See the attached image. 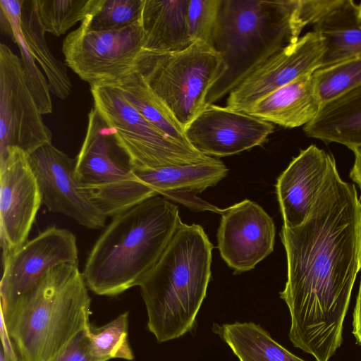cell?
<instances>
[{"instance_id":"1","label":"cell","mask_w":361,"mask_h":361,"mask_svg":"<svg viewBox=\"0 0 361 361\" xmlns=\"http://www.w3.org/2000/svg\"><path fill=\"white\" fill-rule=\"evenodd\" d=\"M361 202L335 159L307 219L282 226L288 274L280 298L290 316L293 346L329 361L342 343L344 319L358 273Z\"/></svg>"},{"instance_id":"2","label":"cell","mask_w":361,"mask_h":361,"mask_svg":"<svg viewBox=\"0 0 361 361\" xmlns=\"http://www.w3.org/2000/svg\"><path fill=\"white\" fill-rule=\"evenodd\" d=\"M178 207L156 195L113 216L87 256V288L116 296L139 286L157 263L181 223Z\"/></svg>"},{"instance_id":"3","label":"cell","mask_w":361,"mask_h":361,"mask_svg":"<svg viewBox=\"0 0 361 361\" xmlns=\"http://www.w3.org/2000/svg\"><path fill=\"white\" fill-rule=\"evenodd\" d=\"M78 263L49 269L6 314L18 361H56L90 324L91 298Z\"/></svg>"},{"instance_id":"4","label":"cell","mask_w":361,"mask_h":361,"mask_svg":"<svg viewBox=\"0 0 361 361\" xmlns=\"http://www.w3.org/2000/svg\"><path fill=\"white\" fill-rule=\"evenodd\" d=\"M213 248L200 225L181 222L140 284L147 328L157 342L178 338L193 328L211 278Z\"/></svg>"},{"instance_id":"5","label":"cell","mask_w":361,"mask_h":361,"mask_svg":"<svg viewBox=\"0 0 361 361\" xmlns=\"http://www.w3.org/2000/svg\"><path fill=\"white\" fill-rule=\"evenodd\" d=\"M295 0H221L211 46L224 71L210 89L207 106L233 90L270 57L295 42Z\"/></svg>"},{"instance_id":"6","label":"cell","mask_w":361,"mask_h":361,"mask_svg":"<svg viewBox=\"0 0 361 361\" xmlns=\"http://www.w3.org/2000/svg\"><path fill=\"white\" fill-rule=\"evenodd\" d=\"M135 68L184 129L207 107V96L224 71L220 54L198 41L176 51L144 49Z\"/></svg>"},{"instance_id":"7","label":"cell","mask_w":361,"mask_h":361,"mask_svg":"<svg viewBox=\"0 0 361 361\" xmlns=\"http://www.w3.org/2000/svg\"><path fill=\"white\" fill-rule=\"evenodd\" d=\"M75 176L106 217L158 195L136 179L112 130L94 107L88 113L85 137L75 158Z\"/></svg>"},{"instance_id":"8","label":"cell","mask_w":361,"mask_h":361,"mask_svg":"<svg viewBox=\"0 0 361 361\" xmlns=\"http://www.w3.org/2000/svg\"><path fill=\"white\" fill-rule=\"evenodd\" d=\"M93 107L112 130L133 169H157L197 164L207 159L190 144L164 134L147 121L116 88L91 85Z\"/></svg>"},{"instance_id":"9","label":"cell","mask_w":361,"mask_h":361,"mask_svg":"<svg viewBox=\"0 0 361 361\" xmlns=\"http://www.w3.org/2000/svg\"><path fill=\"white\" fill-rule=\"evenodd\" d=\"M145 47L140 22L107 31L88 29L83 24L62 43L65 63L90 85L114 80L133 70Z\"/></svg>"},{"instance_id":"10","label":"cell","mask_w":361,"mask_h":361,"mask_svg":"<svg viewBox=\"0 0 361 361\" xmlns=\"http://www.w3.org/2000/svg\"><path fill=\"white\" fill-rule=\"evenodd\" d=\"M26 82L20 57L0 44V157L13 148L27 156L51 143L50 130Z\"/></svg>"},{"instance_id":"11","label":"cell","mask_w":361,"mask_h":361,"mask_svg":"<svg viewBox=\"0 0 361 361\" xmlns=\"http://www.w3.org/2000/svg\"><path fill=\"white\" fill-rule=\"evenodd\" d=\"M2 258L1 313L6 314L49 269L78 263L76 238L67 229L51 226Z\"/></svg>"},{"instance_id":"12","label":"cell","mask_w":361,"mask_h":361,"mask_svg":"<svg viewBox=\"0 0 361 361\" xmlns=\"http://www.w3.org/2000/svg\"><path fill=\"white\" fill-rule=\"evenodd\" d=\"M42 203V193L28 156L18 148L9 149L0 157V240L3 257L27 241Z\"/></svg>"},{"instance_id":"13","label":"cell","mask_w":361,"mask_h":361,"mask_svg":"<svg viewBox=\"0 0 361 361\" xmlns=\"http://www.w3.org/2000/svg\"><path fill=\"white\" fill-rule=\"evenodd\" d=\"M37 178L42 203L52 212L63 214L91 229L106 226L104 216L81 188L73 159L52 144L43 145L28 156Z\"/></svg>"},{"instance_id":"14","label":"cell","mask_w":361,"mask_h":361,"mask_svg":"<svg viewBox=\"0 0 361 361\" xmlns=\"http://www.w3.org/2000/svg\"><path fill=\"white\" fill-rule=\"evenodd\" d=\"M324 44L319 34L307 32L252 72L226 99V107L245 112L259 99L322 66Z\"/></svg>"},{"instance_id":"15","label":"cell","mask_w":361,"mask_h":361,"mask_svg":"<svg viewBox=\"0 0 361 361\" xmlns=\"http://www.w3.org/2000/svg\"><path fill=\"white\" fill-rule=\"evenodd\" d=\"M217 231L221 258L236 272L251 270L274 250L273 219L258 204L245 199L225 209Z\"/></svg>"},{"instance_id":"16","label":"cell","mask_w":361,"mask_h":361,"mask_svg":"<svg viewBox=\"0 0 361 361\" xmlns=\"http://www.w3.org/2000/svg\"><path fill=\"white\" fill-rule=\"evenodd\" d=\"M274 126L245 112L207 106L185 128L189 143L208 157H226L263 145Z\"/></svg>"},{"instance_id":"17","label":"cell","mask_w":361,"mask_h":361,"mask_svg":"<svg viewBox=\"0 0 361 361\" xmlns=\"http://www.w3.org/2000/svg\"><path fill=\"white\" fill-rule=\"evenodd\" d=\"M334 160L312 145L301 150L279 176L276 190L283 226L297 227L307 219Z\"/></svg>"},{"instance_id":"18","label":"cell","mask_w":361,"mask_h":361,"mask_svg":"<svg viewBox=\"0 0 361 361\" xmlns=\"http://www.w3.org/2000/svg\"><path fill=\"white\" fill-rule=\"evenodd\" d=\"M322 104L314 77L308 74L271 92L245 113L293 128L311 122Z\"/></svg>"},{"instance_id":"19","label":"cell","mask_w":361,"mask_h":361,"mask_svg":"<svg viewBox=\"0 0 361 361\" xmlns=\"http://www.w3.org/2000/svg\"><path fill=\"white\" fill-rule=\"evenodd\" d=\"M189 0H145L140 22L145 49L171 52L190 47L187 11Z\"/></svg>"},{"instance_id":"20","label":"cell","mask_w":361,"mask_h":361,"mask_svg":"<svg viewBox=\"0 0 361 361\" xmlns=\"http://www.w3.org/2000/svg\"><path fill=\"white\" fill-rule=\"evenodd\" d=\"M309 137L338 143L350 149L361 146V85L322 105L303 128Z\"/></svg>"},{"instance_id":"21","label":"cell","mask_w":361,"mask_h":361,"mask_svg":"<svg viewBox=\"0 0 361 361\" xmlns=\"http://www.w3.org/2000/svg\"><path fill=\"white\" fill-rule=\"evenodd\" d=\"M133 172L140 183L166 197L175 192H201L224 178L228 169L220 159L209 157L194 164L133 169Z\"/></svg>"},{"instance_id":"22","label":"cell","mask_w":361,"mask_h":361,"mask_svg":"<svg viewBox=\"0 0 361 361\" xmlns=\"http://www.w3.org/2000/svg\"><path fill=\"white\" fill-rule=\"evenodd\" d=\"M313 30L319 34L324 44L320 68L361 55V17L355 1L338 0L313 25Z\"/></svg>"},{"instance_id":"23","label":"cell","mask_w":361,"mask_h":361,"mask_svg":"<svg viewBox=\"0 0 361 361\" xmlns=\"http://www.w3.org/2000/svg\"><path fill=\"white\" fill-rule=\"evenodd\" d=\"M96 85L117 89L127 102L156 128L176 140L190 144L183 126L135 67L114 80Z\"/></svg>"},{"instance_id":"24","label":"cell","mask_w":361,"mask_h":361,"mask_svg":"<svg viewBox=\"0 0 361 361\" xmlns=\"http://www.w3.org/2000/svg\"><path fill=\"white\" fill-rule=\"evenodd\" d=\"M214 333L231 348L239 361H306L295 355L253 322L214 324Z\"/></svg>"},{"instance_id":"25","label":"cell","mask_w":361,"mask_h":361,"mask_svg":"<svg viewBox=\"0 0 361 361\" xmlns=\"http://www.w3.org/2000/svg\"><path fill=\"white\" fill-rule=\"evenodd\" d=\"M20 20L23 38L32 57L39 64L50 92L61 99H66L72 91L67 66L55 58L47 44L37 0H23Z\"/></svg>"},{"instance_id":"26","label":"cell","mask_w":361,"mask_h":361,"mask_svg":"<svg viewBox=\"0 0 361 361\" xmlns=\"http://www.w3.org/2000/svg\"><path fill=\"white\" fill-rule=\"evenodd\" d=\"M128 312L99 328L90 324L85 330L90 361L133 360L134 354L128 341Z\"/></svg>"},{"instance_id":"27","label":"cell","mask_w":361,"mask_h":361,"mask_svg":"<svg viewBox=\"0 0 361 361\" xmlns=\"http://www.w3.org/2000/svg\"><path fill=\"white\" fill-rule=\"evenodd\" d=\"M144 2L145 0H96L81 23L96 31L128 27L140 21Z\"/></svg>"},{"instance_id":"28","label":"cell","mask_w":361,"mask_h":361,"mask_svg":"<svg viewBox=\"0 0 361 361\" xmlns=\"http://www.w3.org/2000/svg\"><path fill=\"white\" fill-rule=\"evenodd\" d=\"M312 75L322 104L327 103L361 85V55L319 68Z\"/></svg>"},{"instance_id":"29","label":"cell","mask_w":361,"mask_h":361,"mask_svg":"<svg viewBox=\"0 0 361 361\" xmlns=\"http://www.w3.org/2000/svg\"><path fill=\"white\" fill-rule=\"evenodd\" d=\"M96 0H37L38 14L45 32L59 37L82 21Z\"/></svg>"},{"instance_id":"30","label":"cell","mask_w":361,"mask_h":361,"mask_svg":"<svg viewBox=\"0 0 361 361\" xmlns=\"http://www.w3.org/2000/svg\"><path fill=\"white\" fill-rule=\"evenodd\" d=\"M221 0H189L187 23L190 38L211 45Z\"/></svg>"},{"instance_id":"31","label":"cell","mask_w":361,"mask_h":361,"mask_svg":"<svg viewBox=\"0 0 361 361\" xmlns=\"http://www.w3.org/2000/svg\"><path fill=\"white\" fill-rule=\"evenodd\" d=\"M338 2L331 1L295 0L293 14L294 35L297 39L302 30L308 25L312 26L324 17Z\"/></svg>"},{"instance_id":"32","label":"cell","mask_w":361,"mask_h":361,"mask_svg":"<svg viewBox=\"0 0 361 361\" xmlns=\"http://www.w3.org/2000/svg\"><path fill=\"white\" fill-rule=\"evenodd\" d=\"M85 330L74 338L66 351L56 361H90Z\"/></svg>"},{"instance_id":"33","label":"cell","mask_w":361,"mask_h":361,"mask_svg":"<svg viewBox=\"0 0 361 361\" xmlns=\"http://www.w3.org/2000/svg\"><path fill=\"white\" fill-rule=\"evenodd\" d=\"M353 334L357 343L361 345V281L353 312Z\"/></svg>"},{"instance_id":"34","label":"cell","mask_w":361,"mask_h":361,"mask_svg":"<svg viewBox=\"0 0 361 361\" xmlns=\"http://www.w3.org/2000/svg\"><path fill=\"white\" fill-rule=\"evenodd\" d=\"M350 149L354 154L355 160L350 172V177L361 190V146L355 147Z\"/></svg>"},{"instance_id":"35","label":"cell","mask_w":361,"mask_h":361,"mask_svg":"<svg viewBox=\"0 0 361 361\" xmlns=\"http://www.w3.org/2000/svg\"><path fill=\"white\" fill-rule=\"evenodd\" d=\"M358 259H359V268L361 270V220L359 229V240H358Z\"/></svg>"},{"instance_id":"36","label":"cell","mask_w":361,"mask_h":361,"mask_svg":"<svg viewBox=\"0 0 361 361\" xmlns=\"http://www.w3.org/2000/svg\"><path fill=\"white\" fill-rule=\"evenodd\" d=\"M358 6H359L360 15L361 17V2L358 4Z\"/></svg>"}]
</instances>
